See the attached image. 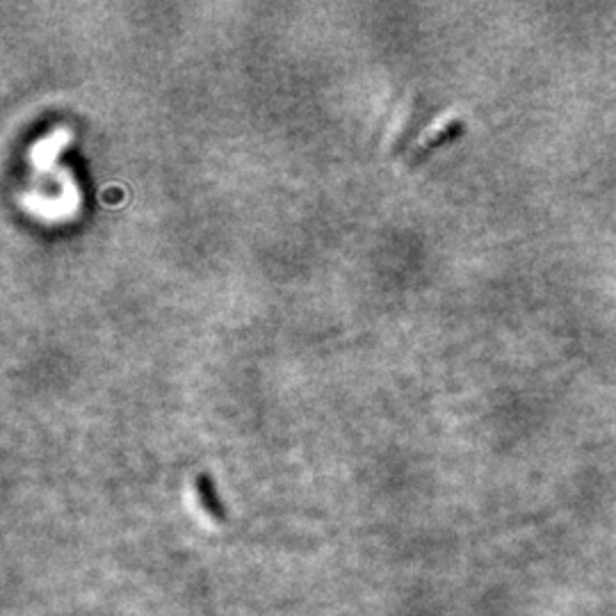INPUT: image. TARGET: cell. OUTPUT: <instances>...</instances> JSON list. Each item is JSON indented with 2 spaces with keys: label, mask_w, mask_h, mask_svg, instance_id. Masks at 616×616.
Returning a JSON list of instances; mask_svg holds the SVG:
<instances>
[{
  "label": "cell",
  "mask_w": 616,
  "mask_h": 616,
  "mask_svg": "<svg viewBox=\"0 0 616 616\" xmlns=\"http://www.w3.org/2000/svg\"><path fill=\"white\" fill-rule=\"evenodd\" d=\"M194 486H197V496H199L201 507H204L206 512L215 518V521H224L226 518L224 502L220 498V493L215 491V484L213 480H210V475L201 473L194 477Z\"/></svg>",
  "instance_id": "obj_1"
},
{
  "label": "cell",
  "mask_w": 616,
  "mask_h": 616,
  "mask_svg": "<svg viewBox=\"0 0 616 616\" xmlns=\"http://www.w3.org/2000/svg\"><path fill=\"white\" fill-rule=\"evenodd\" d=\"M461 128H464V121H461V119H450L448 124H443L441 128H436L434 133H429V135L425 137V140L420 142L416 149H413V160L423 158L429 149L439 147V144H443L445 140H450V137L459 135V133H461Z\"/></svg>",
  "instance_id": "obj_2"
}]
</instances>
